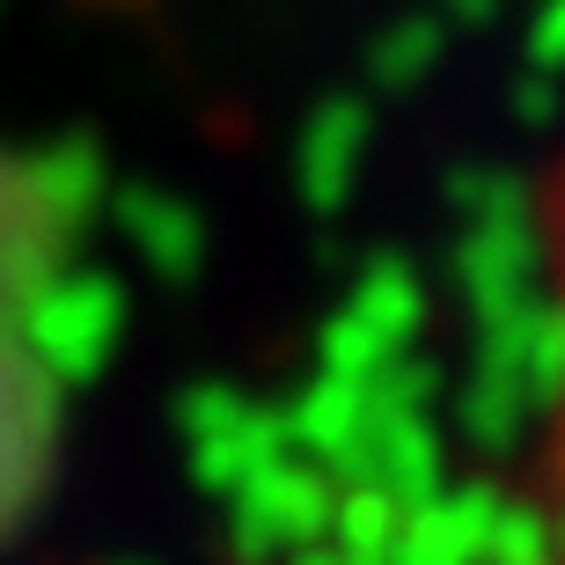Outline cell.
<instances>
[{
	"label": "cell",
	"mask_w": 565,
	"mask_h": 565,
	"mask_svg": "<svg viewBox=\"0 0 565 565\" xmlns=\"http://www.w3.org/2000/svg\"><path fill=\"white\" fill-rule=\"evenodd\" d=\"M52 279L60 213L15 162H0V536L30 514L60 456Z\"/></svg>",
	"instance_id": "obj_1"
}]
</instances>
